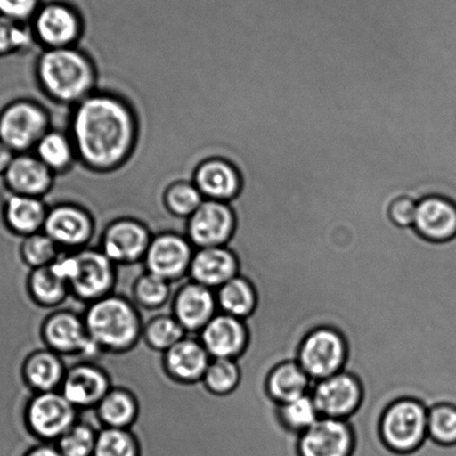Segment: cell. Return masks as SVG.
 I'll return each instance as SVG.
<instances>
[{"label":"cell","instance_id":"ee69618b","mask_svg":"<svg viewBox=\"0 0 456 456\" xmlns=\"http://www.w3.org/2000/svg\"><path fill=\"white\" fill-rule=\"evenodd\" d=\"M23 456H63L55 443L37 442L26 450Z\"/></svg>","mask_w":456,"mask_h":456},{"label":"cell","instance_id":"44dd1931","mask_svg":"<svg viewBox=\"0 0 456 456\" xmlns=\"http://www.w3.org/2000/svg\"><path fill=\"white\" fill-rule=\"evenodd\" d=\"M193 184L206 200L230 202L242 190V175L232 162L223 158L207 159L194 171Z\"/></svg>","mask_w":456,"mask_h":456},{"label":"cell","instance_id":"2e32d148","mask_svg":"<svg viewBox=\"0 0 456 456\" xmlns=\"http://www.w3.org/2000/svg\"><path fill=\"white\" fill-rule=\"evenodd\" d=\"M110 375L91 362H78L66 370L60 392L78 411L96 409L112 388Z\"/></svg>","mask_w":456,"mask_h":456},{"label":"cell","instance_id":"8d00e7d4","mask_svg":"<svg viewBox=\"0 0 456 456\" xmlns=\"http://www.w3.org/2000/svg\"><path fill=\"white\" fill-rule=\"evenodd\" d=\"M39 45L32 25L16 23L0 15V56L34 50Z\"/></svg>","mask_w":456,"mask_h":456},{"label":"cell","instance_id":"d6a6232c","mask_svg":"<svg viewBox=\"0 0 456 456\" xmlns=\"http://www.w3.org/2000/svg\"><path fill=\"white\" fill-rule=\"evenodd\" d=\"M187 338V331L174 315H158L145 322L142 339L153 351L165 354Z\"/></svg>","mask_w":456,"mask_h":456},{"label":"cell","instance_id":"d4e9b609","mask_svg":"<svg viewBox=\"0 0 456 456\" xmlns=\"http://www.w3.org/2000/svg\"><path fill=\"white\" fill-rule=\"evenodd\" d=\"M66 369L63 357L51 349H37L25 358L21 374L34 394L60 391Z\"/></svg>","mask_w":456,"mask_h":456},{"label":"cell","instance_id":"4316f807","mask_svg":"<svg viewBox=\"0 0 456 456\" xmlns=\"http://www.w3.org/2000/svg\"><path fill=\"white\" fill-rule=\"evenodd\" d=\"M95 411L103 428L132 429L139 419L140 404L130 389L112 387Z\"/></svg>","mask_w":456,"mask_h":456},{"label":"cell","instance_id":"8992f818","mask_svg":"<svg viewBox=\"0 0 456 456\" xmlns=\"http://www.w3.org/2000/svg\"><path fill=\"white\" fill-rule=\"evenodd\" d=\"M78 413L60 391L37 393L26 405L25 423L37 442L56 443L77 422Z\"/></svg>","mask_w":456,"mask_h":456},{"label":"cell","instance_id":"3957f363","mask_svg":"<svg viewBox=\"0 0 456 456\" xmlns=\"http://www.w3.org/2000/svg\"><path fill=\"white\" fill-rule=\"evenodd\" d=\"M88 335L102 353L124 354L139 344L144 322L133 301L110 294L87 305L83 315Z\"/></svg>","mask_w":456,"mask_h":456},{"label":"cell","instance_id":"f1b7e54d","mask_svg":"<svg viewBox=\"0 0 456 456\" xmlns=\"http://www.w3.org/2000/svg\"><path fill=\"white\" fill-rule=\"evenodd\" d=\"M219 312L246 320L256 306V292L246 277H234L216 290Z\"/></svg>","mask_w":456,"mask_h":456},{"label":"cell","instance_id":"4fadbf2b","mask_svg":"<svg viewBox=\"0 0 456 456\" xmlns=\"http://www.w3.org/2000/svg\"><path fill=\"white\" fill-rule=\"evenodd\" d=\"M43 232L60 247L61 251L72 252L91 247L96 237L94 220L83 208L72 203L48 208Z\"/></svg>","mask_w":456,"mask_h":456},{"label":"cell","instance_id":"4dcf8cb0","mask_svg":"<svg viewBox=\"0 0 456 456\" xmlns=\"http://www.w3.org/2000/svg\"><path fill=\"white\" fill-rule=\"evenodd\" d=\"M28 288L30 298L44 308L60 306L72 295L69 283L57 276L51 265L33 269L28 277Z\"/></svg>","mask_w":456,"mask_h":456},{"label":"cell","instance_id":"ac0fdd59","mask_svg":"<svg viewBox=\"0 0 456 456\" xmlns=\"http://www.w3.org/2000/svg\"><path fill=\"white\" fill-rule=\"evenodd\" d=\"M218 312L216 290L192 281L179 288L172 303V315L187 334H200Z\"/></svg>","mask_w":456,"mask_h":456},{"label":"cell","instance_id":"277c9868","mask_svg":"<svg viewBox=\"0 0 456 456\" xmlns=\"http://www.w3.org/2000/svg\"><path fill=\"white\" fill-rule=\"evenodd\" d=\"M52 128L50 110L38 102L15 101L0 113V140L16 154L33 152Z\"/></svg>","mask_w":456,"mask_h":456},{"label":"cell","instance_id":"f35d334b","mask_svg":"<svg viewBox=\"0 0 456 456\" xmlns=\"http://www.w3.org/2000/svg\"><path fill=\"white\" fill-rule=\"evenodd\" d=\"M97 434L99 429L78 419L55 444L63 456H93Z\"/></svg>","mask_w":456,"mask_h":456},{"label":"cell","instance_id":"cb8c5ba5","mask_svg":"<svg viewBox=\"0 0 456 456\" xmlns=\"http://www.w3.org/2000/svg\"><path fill=\"white\" fill-rule=\"evenodd\" d=\"M12 193L44 198L54 184L55 174L33 152L16 154L3 175Z\"/></svg>","mask_w":456,"mask_h":456},{"label":"cell","instance_id":"e0dca14e","mask_svg":"<svg viewBox=\"0 0 456 456\" xmlns=\"http://www.w3.org/2000/svg\"><path fill=\"white\" fill-rule=\"evenodd\" d=\"M354 442L347 419L321 418L300 434V456H351Z\"/></svg>","mask_w":456,"mask_h":456},{"label":"cell","instance_id":"60d3db41","mask_svg":"<svg viewBox=\"0 0 456 456\" xmlns=\"http://www.w3.org/2000/svg\"><path fill=\"white\" fill-rule=\"evenodd\" d=\"M428 434L442 445L456 444V406L438 404L429 409Z\"/></svg>","mask_w":456,"mask_h":456},{"label":"cell","instance_id":"7c38bea8","mask_svg":"<svg viewBox=\"0 0 456 456\" xmlns=\"http://www.w3.org/2000/svg\"><path fill=\"white\" fill-rule=\"evenodd\" d=\"M237 219L228 202L205 200L187 219L185 237L196 249L225 247L236 232Z\"/></svg>","mask_w":456,"mask_h":456},{"label":"cell","instance_id":"836d02e7","mask_svg":"<svg viewBox=\"0 0 456 456\" xmlns=\"http://www.w3.org/2000/svg\"><path fill=\"white\" fill-rule=\"evenodd\" d=\"M93 456H141V441L133 429L102 428Z\"/></svg>","mask_w":456,"mask_h":456},{"label":"cell","instance_id":"b9f144b4","mask_svg":"<svg viewBox=\"0 0 456 456\" xmlns=\"http://www.w3.org/2000/svg\"><path fill=\"white\" fill-rule=\"evenodd\" d=\"M416 210H418V200L407 194H402L389 202L387 216L397 228L410 229L413 228Z\"/></svg>","mask_w":456,"mask_h":456},{"label":"cell","instance_id":"ba28073f","mask_svg":"<svg viewBox=\"0 0 456 456\" xmlns=\"http://www.w3.org/2000/svg\"><path fill=\"white\" fill-rule=\"evenodd\" d=\"M30 25L39 45L45 50L77 46L83 33L77 8L61 0L44 4Z\"/></svg>","mask_w":456,"mask_h":456},{"label":"cell","instance_id":"7bdbcfd3","mask_svg":"<svg viewBox=\"0 0 456 456\" xmlns=\"http://www.w3.org/2000/svg\"><path fill=\"white\" fill-rule=\"evenodd\" d=\"M42 5V0H0V15L16 23L30 24Z\"/></svg>","mask_w":456,"mask_h":456},{"label":"cell","instance_id":"7a4b0ae2","mask_svg":"<svg viewBox=\"0 0 456 456\" xmlns=\"http://www.w3.org/2000/svg\"><path fill=\"white\" fill-rule=\"evenodd\" d=\"M37 73L43 92L55 103L69 108L96 92L95 66L77 46L44 50Z\"/></svg>","mask_w":456,"mask_h":456},{"label":"cell","instance_id":"9a60e30c","mask_svg":"<svg viewBox=\"0 0 456 456\" xmlns=\"http://www.w3.org/2000/svg\"><path fill=\"white\" fill-rule=\"evenodd\" d=\"M311 394L321 418L347 419L360 407L362 389L355 376L342 370L318 380Z\"/></svg>","mask_w":456,"mask_h":456},{"label":"cell","instance_id":"484cf974","mask_svg":"<svg viewBox=\"0 0 456 456\" xmlns=\"http://www.w3.org/2000/svg\"><path fill=\"white\" fill-rule=\"evenodd\" d=\"M48 207L42 198L12 193L4 208L7 228L16 236L25 238L43 232Z\"/></svg>","mask_w":456,"mask_h":456},{"label":"cell","instance_id":"e575fe53","mask_svg":"<svg viewBox=\"0 0 456 456\" xmlns=\"http://www.w3.org/2000/svg\"><path fill=\"white\" fill-rule=\"evenodd\" d=\"M170 281L148 272L136 279L132 288L133 299L136 306L149 311L165 306L171 297Z\"/></svg>","mask_w":456,"mask_h":456},{"label":"cell","instance_id":"ffe728a7","mask_svg":"<svg viewBox=\"0 0 456 456\" xmlns=\"http://www.w3.org/2000/svg\"><path fill=\"white\" fill-rule=\"evenodd\" d=\"M199 339L211 358L238 360L245 352L249 334L245 322L218 312L200 331Z\"/></svg>","mask_w":456,"mask_h":456},{"label":"cell","instance_id":"5b68a950","mask_svg":"<svg viewBox=\"0 0 456 456\" xmlns=\"http://www.w3.org/2000/svg\"><path fill=\"white\" fill-rule=\"evenodd\" d=\"M428 410L413 398L393 402L380 419V434L389 449L410 453L419 449L428 436Z\"/></svg>","mask_w":456,"mask_h":456},{"label":"cell","instance_id":"1f68e13d","mask_svg":"<svg viewBox=\"0 0 456 456\" xmlns=\"http://www.w3.org/2000/svg\"><path fill=\"white\" fill-rule=\"evenodd\" d=\"M240 380L241 369L237 360L212 358L201 384L211 396L220 398L232 395Z\"/></svg>","mask_w":456,"mask_h":456},{"label":"cell","instance_id":"9c48e42d","mask_svg":"<svg viewBox=\"0 0 456 456\" xmlns=\"http://www.w3.org/2000/svg\"><path fill=\"white\" fill-rule=\"evenodd\" d=\"M77 272L69 283L70 294L87 304L113 294L118 279V265L97 247L74 251Z\"/></svg>","mask_w":456,"mask_h":456},{"label":"cell","instance_id":"52a82bcc","mask_svg":"<svg viewBox=\"0 0 456 456\" xmlns=\"http://www.w3.org/2000/svg\"><path fill=\"white\" fill-rule=\"evenodd\" d=\"M347 345L338 330L321 327L301 343L298 364L314 382L339 373L346 364Z\"/></svg>","mask_w":456,"mask_h":456},{"label":"cell","instance_id":"8fae6325","mask_svg":"<svg viewBox=\"0 0 456 456\" xmlns=\"http://www.w3.org/2000/svg\"><path fill=\"white\" fill-rule=\"evenodd\" d=\"M194 251L196 248L183 233L163 232L154 234L143 260L145 272L171 283L179 281L189 276Z\"/></svg>","mask_w":456,"mask_h":456},{"label":"cell","instance_id":"5bb4252c","mask_svg":"<svg viewBox=\"0 0 456 456\" xmlns=\"http://www.w3.org/2000/svg\"><path fill=\"white\" fill-rule=\"evenodd\" d=\"M153 233L139 220L122 218L113 221L102 232L100 249L117 265H130L144 260Z\"/></svg>","mask_w":456,"mask_h":456},{"label":"cell","instance_id":"d6986e66","mask_svg":"<svg viewBox=\"0 0 456 456\" xmlns=\"http://www.w3.org/2000/svg\"><path fill=\"white\" fill-rule=\"evenodd\" d=\"M413 228L428 241L453 240L456 238V202L443 194H428L419 199Z\"/></svg>","mask_w":456,"mask_h":456},{"label":"cell","instance_id":"30bf717a","mask_svg":"<svg viewBox=\"0 0 456 456\" xmlns=\"http://www.w3.org/2000/svg\"><path fill=\"white\" fill-rule=\"evenodd\" d=\"M41 335L46 348L64 356L95 357L101 349L87 333L84 317L70 311L52 313L43 322Z\"/></svg>","mask_w":456,"mask_h":456},{"label":"cell","instance_id":"ab89813d","mask_svg":"<svg viewBox=\"0 0 456 456\" xmlns=\"http://www.w3.org/2000/svg\"><path fill=\"white\" fill-rule=\"evenodd\" d=\"M281 418L288 428L301 434L313 427L321 419V415L312 394L307 393L294 401L281 404Z\"/></svg>","mask_w":456,"mask_h":456},{"label":"cell","instance_id":"6da1fadb","mask_svg":"<svg viewBox=\"0 0 456 456\" xmlns=\"http://www.w3.org/2000/svg\"><path fill=\"white\" fill-rule=\"evenodd\" d=\"M68 132L77 160L91 170L112 171L134 150L137 122L122 97L96 91L73 106Z\"/></svg>","mask_w":456,"mask_h":456},{"label":"cell","instance_id":"f546056e","mask_svg":"<svg viewBox=\"0 0 456 456\" xmlns=\"http://www.w3.org/2000/svg\"><path fill=\"white\" fill-rule=\"evenodd\" d=\"M33 153L55 175L68 171L77 160V152L69 132L55 128L42 137Z\"/></svg>","mask_w":456,"mask_h":456},{"label":"cell","instance_id":"d590c367","mask_svg":"<svg viewBox=\"0 0 456 456\" xmlns=\"http://www.w3.org/2000/svg\"><path fill=\"white\" fill-rule=\"evenodd\" d=\"M60 247L44 232L30 234L20 242V256L30 269L47 267L59 258Z\"/></svg>","mask_w":456,"mask_h":456},{"label":"cell","instance_id":"7402d4cb","mask_svg":"<svg viewBox=\"0 0 456 456\" xmlns=\"http://www.w3.org/2000/svg\"><path fill=\"white\" fill-rule=\"evenodd\" d=\"M240 273L238 256L229 247L200 248L194 251L189 277L200 285L219 289Z\"/></svg>","mask_w":456,"mask_h":456},{"label":"cell","instance_id":"74e56055","mask_svg":"<svg viewBox=\"0 0 456 456\" xmlns=\"http://www.w3.org/2000/svg\"><path fill=\"white\" fill-rule=\"evenodd\" d=\"M205 200L196 185L190 181H180L171 184L165 194L167 210L176 218L184 220L190 218Z\"/></svg>","mask_w":456,"mask_h":456},{"label":"cell","instance_id":"83f0119b","mask_svg":"<svg viewBox=\"0 0 456 456\" xmlns=\"http://www.w3.org/2000/svg\"><path fill=\"white\" fill-rule=\"evenodd\" d=\"M315 383L298 362H286L274 367L269 375L267 387L270 396L283 404L311 393Z\"/></svg>","mask_w":456,"mask_h":456},{"label":"cell","instance_id":"603a6c76","mask_svg":"<svg viewBox=\"0 0 456 456\" xmlns=\"http://www.w3.org/2000/svg\"><path fill=\"white\" fill-rule=\"evenodd\" d=\"M212 358L200 339L184 338L163 354V369L179 384L201 383Z\"/></svg>","mask_w":456,"mask_h":456},{"label":"cell","instance_id":"f6af8a7d","mask_svg":"<svg viewBox=\"0 0 456 456\" xmlns=\"http://www.w3.org/2000/svg\"><path fill=\"white\" fill-rule=\"evenodd\" d=\"M16 153L14 151L8 148V146L0 140V176L5 175L11 163L14 160Z\"/></svg>","mask_w":456,"mask_h":456}]
</instances>
